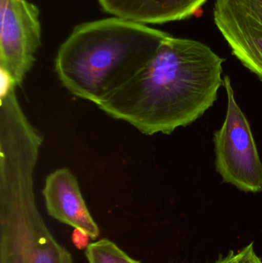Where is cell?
I'll list each match as a JSON object with an SVG mask.
<instances>
[{"instance_id":"cell-1","label":"cell","mask_w":262,"mask_h":263,"mask_svg":"<svg viewBox=\"0 0 262 263\" xmlns=\"http://www.w3.org/2000/svg\"><path fill=\"white\" fill-rule=\"evenodd\" d=\"M224 62L201 42L169 35L143 69L96 106L146 136L171 134L213 106Z\"/></svg>"},{"instance_id":"cell-2","label":"cell","mask_w":262,"mask_h":263,"mask_svg":"<svg viewBox=\"0 0 262 263\" xmlns=\"http://www.w3.org/2000/svg\"><path fill=\"white\" fill-rule=\"evenodd\" d=\"M169 35L118 17L83 23L60 46L55 71L71 94L97 105L143 69Z\"/></svg>"},{"instance_id":"cell-3","label":"cell","mask_w":262,"mask_h":263,"mask_svg":"<svg viewBox=\"0 0 262 263\" xmlns=\"http://www.w3.org/2000/svg\"><path fill=\"white\" fill-rule=\"evenodd\" d=\"M42 145L28 133L0 139V263H74L35 202L34 171Z\"/></svg>"},{"instance_id":"cell-4","label":"cell","mask_w":262,"mask_h":263,"mask_svg":"<svg viewBox=\"0 0 262 263\" xmlns=\"http://www.w3.org/2000/svg\"><path fill=\"white\" fill-rule=\"evenodd\" d=\"M227 112L214 134L215 167L223 182L246 193L262 191V162L247 117L237 103L230 77L224 78Z\"/></svg>"},{"instance_id":"cell-5","label":"cell","mask_w":262,"mask_h":263,"mask_svg":"<svg viewBox=\"0 0 262 263\" xmlns=\"http://www.w3.org/2000/svg\"><path fill=\"white\" fill-rule=\"evenodd\" d=\"M0 69L21 86L41 46L38 7L27 0H0Z\"/></svg>"},{"instance_id":"cell-6","label":"cell","mask_w":262,"mask_h":263,"mask_svg":"<svg viewBox=\"0 0 262 263\" xmlns=\"http://www.w3.org/2000/svg\"><path fill=\"white\" fill-rule=\"evenodd\" d=\"M213 18L232 54L262 81V0H216Z\"/></svg>"},{"instance_id":"cell-7","label":"cell","mask_w":262,"mask_h":263,"mask_svg":"<svg viewBox=\"0 0 262 263\" xmlns=\"http://www.w3.org/2000/svg\"><path fill=\"white\" fill-rule=\"evenodd\" d=\"M43 193L51 217L85 232L91 239L99 236L98 225L88 210L76 177L69 168H58L50 173Z\"/></svg>"},{"instance_id":"cell-8","label":"cell","mask_w":262,"mask_h":263,"mask_svg":"<svg viewBox=\"0 0 262 263\" xmlns=\"http://www.w3.org/2000/svg\"><path fill=\"white\" fill-rule=\"evenodd\" d=\"M115 17L140 24H163L190 18L207 0H98Z\"/></svg>"},{"instance_id":"cell-9","label":"cell","mask_w":262,"mask_h":263,"mask_svg":"<svg viewBox=\"0 0 262 263\" xmlns=\"http://www.w3.org/2000/svg\"><path fill=\"white\" fill-rule=\"evenodd\" d=\"M86 256L89 263H141L107 239L89 244L86 249Z\"/></svg>"},{"instance_id":"cell-10","label":"cell","mask_w":262,"mask_h":263,"mask_svg":"<svg viewBox=\"0 0 262 263\" xmlns=\"http://www.w3.org/2000/svg\"><path fill=\"white\" fill-rule=\"evenodd\" d=\"M239 253L237 263H262V260L254 250L253 244L251 243L245 247Z\"/></svg>"},{"instance_id":"cell-11","label":"cell","mask_w":262,"mask_h":263,"mask_svg":"<svg viewBox=\"0 0 262 263\" xmlns=\"http://www.w3.org/2000/svg\"><path fill=\"white\" fill-rule=\"evenodd\" d=\"M89 239H91L90 236L86 234L85 232L77 230V229H75L74 230L73 234H72V242H73L74 245L79 250L87 248L88 246L89 245Z\"/></svg>"},{"instance_id":"cell-12","label":"cell","mask_w":262,"mask_h":263,"mask_svg":"<svg viewBox=\"0 0 262 263\" xmlns=\"http://www.w3.org/2000/svg\"><path fill=\"white\" fill-rule=\"evenodd\" d=\"M238 257H239V253H235L231 251L226 256L220 257L215 263H237Z\"/></svg>"}]
</instances>
